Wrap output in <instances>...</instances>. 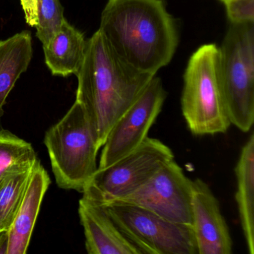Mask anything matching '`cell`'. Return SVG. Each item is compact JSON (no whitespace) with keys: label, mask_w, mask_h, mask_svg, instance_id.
I'll return each mask as SVG.
<instances>
[{"label":"cell","mask_w":254,"mask_h":254,"mask_svg":"<svg viewBox=\"0 0 254 254\" xmlns=\"http://www.w3.org/2000/svg\"><path fill=\"white\" fill-rule=\"evenodd\" d=\"M26 23L32 27L37 25V0H20Z\"/></svg>","instance_id":"ffe728a7"},{"label":"cell","mask_w":254,"mask_h":254,"mask_svg":"<svg viewBox=\"0 0 254 254\" xmlns=\"http://www.w3.org/2000/svg\"><path fill=\"white\" fill-rule=\"evenodd\" d=\"M217 77L230 124L247 133L254 122V23L230 24L218 48Z\"/></svg>","instance_id":"3957f363"},{"label":"cell","mask_w":254,"mask_h":254,"mask_svg":"<svg viewBox=\"0 0 254 254\" xmlns=\"http://www.w3.org/2000/svg\"><path fill=\"white\" fill-rule=\"evenodd\" d=\"M167 93L154 76L131 106L117 120L103 145L98 168L108 167L137 148L148 136L166 101Z\"/></svg>","instance_id":"ba28073f"},{"label":"cell","mask_w":254,"mask_h":254,"mask_svg":"<svg viewBox=\"0 0 254 254\" xmlns=\"http://www.w3.org/2000/svg\"><path fill=\"white\" fill-rule=\"evenodd\" d=\"M230 24L254 23V0H219Z\"/></svg>","instance_id":"d6986e66"},{"label":"cell","mask_w":254,"mask_h":254,"mask_svg":"<svg viewBox=\"0 0 254 254\" xmlns=\"http://www.w3.org/2000/svg\"><path fill=\"white\" fill-rule=\"evenodd\" d=\"M218 47L205 44L190 57L184 75L181 110L195 136L226 133L230 126L217 77Z\"/></svg>","instance_id":"5b68a950"},{"label":"cell","mask_w":254,"mask_h":254,"mask_svg":"<svg viewBox=\"0 0 254 254\" xmlns=\"http://www.w3.org/2000/svg\"><path fill=\"white\" fill-rule=\"evenodd\" d=\"M51 180L39 160L32 169L20 209L8 230V254H24L30 244L37 218Z\"/></svg>","instance_id":"7c38bea8"},{"label":"cell","mask_w":254,"mask_h":254,"mask_svg":"<svg viewBox=\"0 0 254 254\" xmlns=\"http://www.w3.org/2000/svg\"><path fill=\"white\" fill-rule=\"evenodd\" d=\"M99 31L124 62L153 75L170 63L179 42L164 0H108Z\"/></svg>","instance_id":"6da1fadb"},{"label":"cell","mask_w":254,"mask_h":254,"mask_svg":"<svg viewBox=\"0 0 254 254\" xmlns=\"http://www.w3.org/2000/svg\"><path fill=\"white\" fill-rule=\"evenodd\" d=\"M173 160L175 156L168 145L148 136L137 148L111 166L98 168L84 187L83 196L99 203L119 200L142 187Z\"/></svg>","instance_id":"8992f818"},{"label":"cell","mask_w":254,"mask_h":254,"mask_svg":"<svg viewBox=\"0 0 254 254\" xmlns=\"http://www.w3.org/2000/svg\"><path fill=\"white\" fill-rule=\"evenodd\" d=\"M78 214L89 254H142L123 234L103 205L83 196Z\"/></svg>","instance_id":"8fae6325"},{"label":"cell","mask_w":254,"mask_h":254,"mask_svg":"<svg viewBox=\"0 0 254 254\" xmlns=\"http://www.w3.org/2000/svg\"><path fill=\"white\" fill-rule=\"evenodd\" d=\"M44 144L60 188L82 192L98 169V146L93 128L81 105L70 109L45 134Z\"/></svg>","instance_id":"277c9868"},{"label":"cell","mask_w":254,"mask_h":254,"mask_svg":"<svg viewBox=\"0 0 254 254\" xmlns=\"http://www.w3.org/2000/svg\"><path fill=\"white\" fill-rule=\"evenodd\" d=\"M100 204L142 254H197L191 225L172 222L126 202L115 200Z\"/></svg>","instance_id":"52a82bcc"},{"label":"cell","mask_w":254,"mask_h":254,"mask_svg":"<svg viewBox=\"0 0 254 254\" xmlns=\"http://www.w3.org/2000/svg\"><path fill=\"white\" fill-rule=\"evenodd\" d=\"M32 38L23 31L0 41V117L10 92L20 75L27 70L32 59Z\"/></svg>","instance_id":"9a60e30c"},{"label":"cell","mask_w":254,"mask_h":254,"mask_svg":"<svg viewBox=\"0 0 254 254\" xmlns=\"http://www.w3.org/2000/svg\"><path fill=\"white\" fill-rule=\"evenodd\" d=\"M46 64L53 75H76L85 56L87 41L84 35L67 20L51 41L43 46Z\"/></svg>","instance_id":"4fadbf2b"},{"label":"cell","mask_w":254,"mask_h":254,"mask_svg":"<svg viewBox=\"0 0 254 254\" xmlns=\"http://www.w3.org/2000/svg\"><path fill=\"white\" fill-rule=\"evenodd\" d=\"M75 75V101L84 109L99 148L117 120L155 76L124 62L99 30L87 40L84 62Z\"/></svg>","instance_id":"7a4b0ae2"},{"label":"cell","mask_w":254,"mask_h":254,"mask_svg":"<svg viewBox=\"0 0 254 254\" xmlns=\"http://www.w3.org/2000/svg\"><path fill=\"white\" fill-rule=\"evenodd\" d=\"M38 161L32 144L9 130H0V187L11 176L32 169Z\"/></svg>","instance_id":"2e32d148"},{"label":"cell","mask_w":254,"mask_h":254,"mask_svg":"<svg viewBox=\"0 0 254 254\" xmlns=\"http://www.w3.org/2000/svg\"><path fill=\"white\" fill-rule=\"evenodd\" d=\"M9 245L8 230L0 231V254H8Z\"/></svg>","instance_id":"44dd1931"},{"label":"cell","mask_w":254,"mask_h":254,"mask_svg":"<svg viewBox=\"0 0 254 254\" xmlns=\"http://www.w3.org/2000/svg\"><path fill=\"white\" fill-rule=\"evenodd\" d=\"M237 191L236 201L242 231L250 254H254V134L241 150L235 168Z\"/></svg>","instance_id":"5bb4252c"},{"label":"cell","mask_w":254,"mask_h":254,"mask_svg":"<svg viewBox=\"0 0 254 254\" xmlns=\"http://www.w3.org/2000/svg\"><path fill=\"white\" fill-rule=\"evenodd\" d=\"M193 233L197 254H231L233 240L219 202L200 178L191 184Z\"/></svg>","instance_id":"30bf717a"},{"label":"cell","mask_w":254,"mask_h":254,"mask_svg":"<svg viewBox=\"0 0 254 254\" xmlns=\"http://www.w3.org/2000/svg\"><path fill=\"white\" fill-rule=\"evenodd\" d=\"M33 168L11 176L0 187V231L11 228L24 197Z\"/></svg>","instance_id":"e0dca14e"},{"label":"cell","mask_w":254,"mask_h":254,"mask_svg":"<svg viewBox=\"0 0 254 254\" xmlns=\"http://www.w3.org/2000/svg\"><path fill=\"white\" fill-rule=\"evenodd\" d=\"M66 20L59 0H37L36 36L43 46L51 41Z\"/></svg>","instance_id":"ac0fdd59"},{"label":"cell","mask_w":254,"mask_h":254,"mask_svg":"<svg viewBox=\"0 0 254 254\" xmlns=\"http://www.w3.org/2000/svg\"><path fill=\"white\" fill-rule=\"evenodd\" d=\"M191 184L173 160L142 187L117 200L137 205L172 222L191 226Z\"/></svg>","instance_id":"9c48e42d"}]
</instances>
